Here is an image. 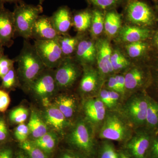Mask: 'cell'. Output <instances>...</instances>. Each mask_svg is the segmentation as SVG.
I'll list each match as a JSON object with an SVG mask.
<instances>
[{"mask_svg":"<svg viewBox=\"0 0 158 158\" xmlns=\"http://www.w3.org/2000/svg\"><path fill=\"white\" fill-rule=\"evenodd\" d=\"M97 137L92 125L82 116L73 122L66 134V140L70 149L88 158H96L98 144Z\"/></svg>","mask_w":158,"mask_h":158,"instance_id":"6da1fadb","label":"cell"},{"mask_svg":"<svg viewBox=\"0 0 158 158\" xmlns=\"http://www.w3.org/2000/svg\"><path fill=\"white\" fill-rule=\"evenodd\" d=\"M135 129L119 110H108L97 136L101 140L117 141L123 145L131 138Z\"/></svg>","mask_w":158,"mask_h":158,"instance_id":"7a4b0ae2","label":"cell"},{"mask_svg":"<svg viewBox=\"0 0 158 158\" xmlns=\"http://www.w3.org/2000/svg\"><path fill=\"white\" fill-rule=\"evenodd\" d=\"M14 60L18 66L16 72L19 81L26 88L47 68L29 40L24 39L20 52Z\"/></svg>","mask_w":158,"mask_h":158,"instance_id":"3957f363","label":"cell"},{"mask_svg":"<svg viewBox=\"0 0 158 158\" xmlns=\"http://www.w3.org/2000/svg\"><path fill=\"white\" fill-rule=\"evenodd\" d=\"M149 97L147 91L133 94L125 99L119 108L135 129L144 126Z\"/></svg>","mask_w":158,"mask_h":158,"instance_id":"277c9868","label":"cell"},{"mask_svg":"<svg viewBox=\"0 0 158 158\" xmlns=\"http://www.w3.org/2000/svg\"><path fill=\"white\" fill-rule=\"evenodd\" d=\"M124 7L125 24L150 29L157 19L156 11L142 0H129Z\"/></svg>","mask_w":158,"mask_h":158,"instance_id":"5b68a950","label":"cell"},{"mask_svg":"<svg viewBox=\"0 0 158 158\" xmlns=\"http://www.w3.org/2000/svg\"><path fill=\"white\" fill-rule=\"evenodd\" d=\"M43 11L40 5L27 4L23 1L16 3L13 12L16 36L24 39H31L34 23Z\"/></svg>","mask_w":158,"mask_h":158,"instance_id":"8992f818","label":"cell"},{"mask_svg":"<svg viewBox=\"0 0 158 158\" xmlns=\"http://www.w3.org/2000/svg\"><path fill=\"white\" fill-rule=\"evenodd\" d=\"M123 73L125 82L124 100L133 94L147 91L149 88L151 74L147 60L133 62L132 65Z\"/></svg>","mask_w":158,"mask_h":158,"instance_id":"52a82bcc","label":"cell"},{"mask_svg":"<svg viewBox=\"0 0 158 158\" xmlns=\"http://www.w3.org/2000/svg\"><path fill=\"white\" fill-rule=\"evenodd\" d=\"M83 67L73 57L65 58L54 69V76L59 90H68L81 78Z\"/></svg>","mask_w":158,"mask_h":158,"instance_id":"ba28073f","label":"cell"},{"mask_svg":"<svg viewBox=\"0 0 158 158\" xmlns=\"http://www.w3.org/2000/svg\"><path fill=\"white\" fill-rule=\"evenodd\" d=\"M156 135L145 127L137 128L123 145L122 148L133 158H148L153 138Z\"/></svg>","mask_w":158,"mask_h":158,"instance_id":"9c48e42d","label":"cell"},{"mask_svg":"<svg viewBox=\"0 0 158 158\" xmlns=\"http://www.w3.org/2000/svg\"><path fill=\"white\" fill-rule=\"evenodd\" d=\"M34 45L47 68L55 69L65 58L58 39L48 40H34Z\"/></svg>","mask_w":158,"mask_h":158,"instance_id":"30bf717a","label":"cell"},{"mask_svg":"<svg viewBox=\"0 0 158 158\" xmlns=\"http://www.w3.org/2000/svg\"><path fill=\"white\" fill-rule=\"evenodd\" d=\"M103 84L95 65L83 66L78 86L79 92L83 99L97 96Z\"/></svg>","mask_w":158,"mask_h":158,"instance_id":"8fae6325","label":"cell"},{"mask_svg":"<svg viewBox=\"0 0 158 158\" xmlns=\"http://www.w3.org/2000/svg\"><path fill=\"white\" fill-rule=\"evenodd\" d=\"M81 109L83 117L92 125L97 135L106 116L107 108L96 96L83 99Z\"/></svg>","mask_w":158,"mask_h":158,"instance_id":"7c38bea8","label":"cell"},{"mask_svg":"<svg viewBox=\"0 0 158 158\" xmlns=\"http://www.w3.org/2000/svg\"><path fill=\"white\" fill-rule=\"evenodd\" d=\"M95 41L96 46L95 66L104 83L108 77L114 74L110 61L113 44H111V40L105 36L98 38Z\"/></svg>","mask_w":158,"mask_h":158,"instance_id":"4fadbf2b","label":"cell"},{"mask_svg":"<svg viewBox=\"0 0 158 158\" xmlns=\"http://www.w3.org/2000/svg\"><path fill=\"white\" fill-rule=\"evenodd\" d=\"M40 98H50L59 90L54 76V69L46 68L27 87Z\"/></svg>","mask_w":158,"mask_h":158,"instance_id":"5bb4252c","label":"cell"},{"mask_svg":"<svg viewBox=\"0 0 158 158\" xmlns=\"http://www.w3.org/2000/svg\"><path fill=\"white\" fill-rule=\"evenodd\" d=\"M73 58L82 67L96 65V41L88 33L84 34L79 41Z\"/></svg>","mask_w":158,"mask_h":158,"instance_id":"9a60e30c","label":"cell"},{"mask_svg":"<svg viewBox=\"0 0 158 158\" xmlns=\"http://www.w3.org/2000/svg\"><path fill=\"white\" fill-rule=\"evenodd\" d=\"M152 34L150 29L125 23L113 40L118 45L145 41L150 38Z\"/></svg>","mask_w":158,"mask_h":158,"instance_id":"2e32d148","label":"cell"},{"mask_svg":"<svg viewBox=\"0 0 158 158\" xmlns=\"http://www.w3.org/2000/svg\"><path fill=\"white\" fill-rule=\"evenodd\" d=\"M16 30L13 12L0 6V44L9 48L14 43Z\"/></svg>","mask_w":158,"mask_h":158,"instance_id":"e0dca14e","label":"cell"},{"mask_svg":"<svg viewBox=\"0 0 158 158\" xmlns=\"http://www.w3.org/2000/svg\"><path fill=\"white\" fill-rule=\"evenodd\" d=\"M60 34L56 30L51 16L40 15L33 26L31 39L48 40L58 39Z\"/></svg>","mask_w":158,"mask_h":158,"instance_id":"ac0fdd59","label":"cell"},{"mask_svg":"<svg viewBox=\"0 0 158 158\" xmlns=\"http://www.w3.org/2000/svg\"><path fill=\"white\" fill-rule=\"evenodd\" d=\"M44 117V121L48 126L53 130V131L62 136L66 135L73 123L65 118L55 105H52L46 108Z\"/></svg>","mask_w":158,"mask_h":158,"instance_id":"d6986e66","label":"cell"},{"mask_svg":"<svg viewBox=\"0 0 158 158\" xmlns=\"http://www.w3.org/2000/svg\"><path fill=\"white\" fill-rule=\"evenodd\" d=\"M117 45L121 48L127 56L133 62L146 60L148 58L150 51L152 50L148 40Z\"/></svg>","mask_w":158,"mask_h":158,"instance_id":"ffe728a7","label":"cell"},{"mask_svg":"<svg viewBox=\"0 0 158 158\" xmlns=\"http://www.w3.org/2000/svg\"><path fill=\"white\" fill-rule=\"evenodd\" d=\"M55 106L64 115L65 118L73 123L78 109V103L76 98L73 94H62L56 97Z\"/></svg>","mask_w":158,"mask_h":158,"instance_id":"44dd1931","label":"cell"},{"mask_svg":"<svg viewBox=\"0 0 158 158\" xmlns=\"http://www.w3.org/2000/svg\"><path fill=\"white\" fill-rule=\"evenodd\" d=\"M51 18L56 30L60 35L68 34L73 26V15L67 6L59 7Z\"/></svg>","mask_w":158,"mask_h":158,"instance_id":"7402d4cb","label":"cell"},{"mask_svg":"<svg viewBox=\"0 0 158 158\" xmlns=\"http://www.w3.org/2000/svg\"><path fill=\"white\" fill-rule=\"evenodd\" d=\"M122 15L116 9L105 12L104 34L110 40H113L118 34L122 27Z\"/></svg>","mask_w":158,"mask_h":158,"instance_id":"603a6c76","label":"cell"},{"mask_svg":"<svg viewBox=\"0 0 158 158\" xmlns=\"http://www.w3.org/2000/svg\"><path fill=\"white\" fill-rule=\"evenodd\" d=\"M110 61L114 74L123 73L134 62L127 56L121 48L116 44L113 45Z\"/></svg>","mask_w":158,"mask_h":158,"instance_id":"cb8c5ba5","label":"cell"},{"mask_svg":"<svg viewBox=\"0 0 158 158\" xmlns=\"http://www.w3.org/2000/svg\"><path fill=\"white\" fill-rule=\"evenodd\" d=\"M92 17V9H90L77 11L73 15V26L77 34L89 33Z\"/></svg>","mask_w":158,"mask_h":158,"instance_id":"d4e9b609","label":"cell"},{"mask_svg":"<svg viewBox=\"0 0 158 158\" xmlns=\"http://www.w3.org/2000/svg\"><path fill=\"white\" fill-rule=\"evenodd\" d=\"M84 34H77L76 36L73 37L67 34L59 36L58 42L65 58L73 57L79 41Z\"/></svg>","mask_w":158,"mask_h":158,"instance_id":"484cf974","label":"cell"},{"mask_svg":"<svg viewBox=\"0 0 158 158\" xmlns=\"http://www.w3.org/2000/svg\"><path fill=\"white\" fill-rule=\"evenodd\" d=\"M58 141L56 133L54 131H48L42 137L31 141L49 156L55 152L58 145Z\"/></svg>","mask_w":158,"mask_h":158,"instance_id":"4316f807","label":"cell"},{"mask_svg":"<svg viewBox=\"0 0 158 158\" xmlns=\"http://www.w3.org/2000/svg\"><path fill=\"white\" fill-rule=\"evenodd\" d=\"M27 125L33 140L42 137L48 132V126L45 122L35 110L31 112Z\"/></svg>","mask_w":158,"mask_h":158,"instance_id":"83f0119b","label":"cell"},{"mask_svg":"<svg viewBox=\"0 0 158 158\" xmlns=\"http://www.w3.org/2000/svg\"><path fill=\"white\" fill-rule=\"evenodd\" d=\"M92 17L89 33L92 39H97L102 36L104 31L105 13L97 9H92Z\"/></svg>","mask_w":158,"mask_h":158,"instance_id":"f1b7e54d","label":"cell"},{"mask_svg":"<svg viewBox=\"0 0 158 158\" xmlns=\"http://www.w3.org/2000/svg\"><path fill=\"white\" fill-rule=\"evenodd\" d=\"M144 127L156 134L158 133V102L150 95Z\"/></svg>","mask_w":158,"mask_h":158,"instance_id":"f546056e","label":"cell"},{"mask_svg":"<svg viewBox=\"0 0 158 158\" xmlns=\"http://www.w3.org/2000/svg\"><path fill=\"white\" fill-rule=\"evenodd\" d=\"M152 59L148 57L147 60L151 74V83L147 92L150 91L153 95L151 97L155 99H158V53Z\"/></svg>","mask_w":158,"mask_h":158,"instance_id":"4dcf8cb0","label":"cell"},{"mask_svg":"<svg viewBox=\"0 0 158 158\" xmlns=\"http://www.w3.org/2000/svg\"><path fill=\"white\" fill-rule=\"evenodd\" d=\"M96 158H119L118 150L113 141L101 140L98 142Z\"/></svg>","mask_w":158,"mask_h":158,"instance_id":"1f68e13d","label":"cell"},{"mask_svg":"<svg viewBox=\"0 0 158 158\" xmlns=\"http://www.w3.org/2000/svg\"><path fill=\"white\" fill-rule=\"evenodd\" d=\"M129 0H87L94 8L106 12L115 10L121 6H124Z\"/></svg>","mask_w":158,"mask_h":158,"instance_id":"d6a6232c","label":"cell"},{"mask_svg":"<svg viewBox=\"0 0 158 158\" xmlns=\"http://www.w3.org/2000/svg\"><path fill=\"white\" fill-rule=\"evenodd\" d=\"M21 149L22 150L29 158H49L45 153L42 151L31 141H27L20 143Z\"/></svg>","mask_w":158,"mask_h":158,"instance_id":"836d02e7","label":"cell"},{"mask_svg":"<svg viewBox=\"0 0 158 158\" xmlns=\"http://www.w3.org/2000/svg\"><path fill=\"white\" fill-rule=\"evenodd\" d=\"M29 116L28 110L23 106L18 107L11 110L9 113L10 121L14 124L24 123Z\"/></svg>","mask_w":158,"mask_h":158,"instance_id":"e575fe53","label":"cell"},{"mask_svg":"<svg viewBox=\"0 0 158 158\" xmlns=\"http://www.w3.org/2000/svg\"><path fill=\"white\" fill-rule=\"evenodd\" d=\"M1 79L2 80V88L5 90L13 89L17 86L18 83L19 81L17 72L14 67Z\"/></svg>","mask_w":158,"mask_h":158,"instance_id":"d590c367","label":"cell"},{"mask_svg":"<svg viewBox=\"0 0 158 158\" xmlns=\"http://www.w3.org/2000/svg\"><path fill=\"white\" fill-rule=\"evenodd\" d=\"M30 135V131L28 125L23 123L18 124L14 131V135L20 143L27 141V138Z\"/></svg>","mask_w":158,"mask_h":158,"instance_id":"8d00e7d4","label":"cell"},{"mask_svg":"<svg viewBox=\"0 0 158 158\" xmlns=\"http://www.w3.org/2000/svg\"><path fill=\"white\" fill-rule=\"evenodd\" d=\"M15 62L14 59H10L7 56L3 55L0 57V78H2L4 76L14 67Z\"/></svg>","mask_w":158,"mask_h":158,"instance_id":"74e56055","label":"cell"},{"mask_svg":"<svg viewBox=\"0 0 158 158\" xmlns=\"http://www.w3.org/2000/svg\"><path fill=\"white\" fill-rule=\"evenodd\" d=\"M9 137V129L6 122L4 118L0 117V145L6 143Z\"/></svg>","mask_w":158,"mask_h":158,"instance_id":"f35d334b","label":"cell"},{"mask_svg":"<svg viewBox=\"0 0 158 158\" xmlns=\"http://www.w3.org/2000/svg\"><path fill=\"white\" fill-rule=\"evenodd\" d=\"M11 99L9 94L6 90L0 89V112H6L9 105Z\"/></svg>","mask_w":158,"mask_h":158,"instance_id":"ab89813d","label":"cell"},{"mask_svg":"<svg viewBox=\"0 0 158 158\" xmlns=\"http://www.w3.org/2000/svg\"><path fill=\"white\" fill-rule=\"evenodd\" d=\"M97 97L104 104L108 110H113V106L107 89L102 87Z\"/></svg>","mask_w":158,"mask_h":158,"instance_id":"60d3db41","label":"cell"},{"mask_svg":"<svg viewBox=\"0 0 158 158\" xmlns=\"http://www.w3.org/2000/svg\"><path fill=\"white\" fill-rule=\"evenodd\" d=\"M102 87L108 90H113V91H116L119 93L118 85H117V82H116V77H115V74L108 77L106 80L105 81Z\"/></svg>","mask_w":158,"mask_h":158,"instance_id":"b9f144b4","label":"cell"},{"mask_svg":"<svg viewBox=\"0 0 158 158\" xmlns=\"http://www.w3.org/2000/svg\"><path fill=\"white\" fill-rule=\"evenodd\" d=\"M58 158H88L73 149H65L62 151Z\"/></svg>","mask_w":158,"mask_h":158,"instance_id":"7bdbcfd3","label":"cell"},{"mask_svg":"<svg viewBox=\"0 0 158 158\" xmlns=\"http://www.w3.org/2000/svg\"><path fill=\"white\" fill-rule=\"evenodd\" d=\"M0 158H15L13 148L6 144L0 145Z\"/></svg>","mask_w":158,"mask_h":158,"instance_id":"ee69618b","label":"cell"},{"mask_svg":"<svg viewBox=\"0 0 158 158\" xmlns=\"http://www.w3.org/2000/svg\"><path fill=\"white\" fill-rule=\"evenodd\" d=\"M115 76L118 85L119 93L121 94L124 100L125 94V82L124 74L123 73H117L115 74Z\"/></svg>","mask_w":158,"mask_h":158,"instance_id":"f6af8a7d","label":"cell"},{"mask_svg":"<svg viewBox=\"0 0 158 158\" xmlns=\"http://www.w3.org/2000/svg\"><path fill=\"white\" fill-rule=\"evenodd\" d=\"M148 158H158V133L153 138Z\"/></svg>","mask_w":158,"mask_h":158,"instance_id":"bcb514c9","label":"cell"},{"mask_svg":"<svg viewBox=\"0 0 158 158\" xmlns=\"http://www.w3.org/2000/svg\"><path fill=\"white\" fill-rule=\"evenodd\" d=\"M152 49L156 51V53H158V29L154 33H153L151 37L149 40Z\"/></svg>","mask_w":158,"mask_h":158,"instance_id":"7dc6e473","label":"cell"},{"mask_svg":"<svg viewBox=\"0 0 158 158\" xmlns=\"http://www.w3.org/2000/svg\"><path fill=\"white\" fill-rule=\"evenodd\" d=\"M118 153L119 158H133L122 148L118 150Z\"/></svg>","mask_w":158,"mask_h":158,"instance_id":"c3c4849f","label":"cell"},{"mask_svg":"<svg viewBox=\"0 0 158 158\" xmlns=\"http://www.w3.org/2000/svg\"><path fill=\"white\" fill-rule=\"evenodd\" d=\"M15 158H29L25 153L21 149L15 154Z\"/></svg>","mask_w":158,"mask_h":158,"instance_id":"681fc988","label":"cell"},{"mask_svg":"<svg viewBox=\"0 0 158 158\" xmlns=\"http://www.w3.org/2000/svg\"><path fill=\"white\" fill-rule=\"evenodd\" d=\"M48 98H42L43 105L46 108H48L52 105L51 104V102H50Z\"/></svg>","mask_w":158,"mask_h":158,"instance_id":"f907efd6","label":"cell"},{"mask_svg":"<svg viewBox=\"0 0 158 158\" xmlns=\"http://www.w3.org/2000/svg\"><path fill=\"white\" fill-rule=\"evenodd\" d=\"M21 1L22 0H0V6L4 5L6 3H15L16 4Z\"/></svg>","mask_w":158,"mask_h":158,"instance_id":"816d5d0a","label":"cell"},{"mask_svg":"<svg viewBox=\"0 0 158 158\" xmlns=\"http://www.w3.org/2000/svg\"><path fill=\"white\" fill-rule=\"evenodd\" d=\"M4 47L2 44H0V57H2L4 54Z\"/></svg>","mask_w":158,"mask_h":158,"instance_id":"f5cc1de1","label":"cell"},{"mask_svg":"<svg viewBox=\"0 0 158 158\" xmlns=\"http://www.w3.org/2000/svg\"><path fill=\"white\" fill-rule=\"evenodd\" d=\"M156 3V12L157 14L158 15V2Z\"/></svg>","mask_w":158,"mask_h":158,"instance_id":"db71d44e","label":"cell"},{"mask_svg":"<svg viewBox=\"0 0 158 158\" xmlns=\"http://www.w3.org/2000/svg\"><path fill=\"white\" fill-rule=\"evenodd\" d=\"M44 1V0H39L40 5H42Z\"/></svg>","mask_w":158,"mask_h":158,"instance_id":"11a10c76","label":"cell"},{"mask_svg":"<svg viewBox=\"0 0 158 158\" xmlns=\"http://www.w3.org/2000/svg\"><path fill=\"white\" fill-rule=\"evenodd\" d=\"M154 2H155L156 3L157 2H158V0H152Z\"/></svg>","mask_w":158,"mask_h":158,"instance_id":"9f6ffc18","label":"cell"}]
</instances>
